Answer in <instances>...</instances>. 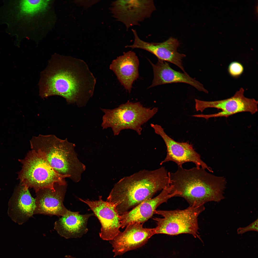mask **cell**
<instances>
[{
	"label": "cell",
	"mask_w": 258,
	"mask_h": 258,
	"mask_svg": "<svg viewBox=\"0 0 258 258\" xmlns=\"http://www.w3.org/2000/svg\"><path fill=\"white\" fill-rule=\"evenodd\" d=\"M96 80L83 61L57 54L53 55L41 73L39 94L64 98L68 104L85 106L92 95Z\"/></svg>",
	"instance_id": "cell-1"
},
{
	"label": "cell",
	"mask_w": 258,
	"mask_h": 258,
	"mask_svg": "<svg viewBox=\"0 0 258 258\" xmlns=\"http://www.w3.org/2000/svg\"><path fill=\"white\" fill-rule=\"evenodd\" d=\"M169 184L168 172L164 167L152 170H141L116 183L106 201L113 204L121 215L152 198Z\"/></svg>",
	"instance_id": "cell-2"
},
{
	"label": "cell",
	"mask_w": 258,
	"mask_h": 258,
	"mask_svg": "<svg viewBox=\"0 0 258 258\" xmlns=\"http://www.w3.org/2000/svg\"><path fill=\"white\" fill-rule=\"evenodd\" d=\"M201 167L189 169L178 167L174 172H168L172 192L181 194L190 206L204 205L207 202H218L224 199L226 181L223 177L217 176Z\"/></svg>",
	"instance_id": "cell-3"
},
{
	"label": "cell",
	"mask_w": 258,
	"mask_h": 258,
	"mask_svg": "<svg viewBox=\"0 0 258 258\" xmlns=\"http://www.w3.org/2000/svg\"><path fill=\"white\" fill-rule=\"evenodd\" d=\"M30 142L31 150L44 159L58 173L69 176L76 183L81 180L86 167L78 158L74 144L67 138L61 139L54 134L33 136Z\"/></svg>",
	"instance_id": "cell-4"
},
{
	"label": "cell",
	"mask_w": 258,
	"mask_h": 258,
	"mask_svg": "<svg viewBox=\"0 0 258 258\" xmlns=\"http://www.w3.org/2000/svg\"><path fill=\"white\" fill-rule=\"evenodd\" d=\"M101 109L104 113L101 127L103 129L111 128L114 136L125 129L133 130L141 135L142 126L152 118L158 110L156 107H145L139 102L129 101L114 109Z\"/></svg>",
	"instance_id": "cell-5"
},
{
	"label": "cell",
	"mask_w": 258,
	"mask_h": 258,
	"mask_svg": "<svg viewBox=\"0 0 258 258\" xmlns=\"http://www.w3.org/2000/svg\"><path fill=\"white\" fill-rule=\"evenodd\" d=\"M22 164L18 172L20 184L28 189L33 188L36 192L41 189L54 188L56 184L65 185L67 175L57 172L42 157L31 150L25 158L18 160Z\"/></svg>",
	"instance_id": "cell-6"
},
{
	"label": "cell",
	"mask_w": 258,
	"mask_h": 258,
	"mask_svg": "<svg viewBox=\"0 0 258 258\" xmlns=\"http://www.w3.org/2000/svg\"><path fill=\"white\" fill-rule=\"evenodd\" d=\"M205 209L202 205L190 206L182 210H156L155 214L160 215L163 218H153L157 224L154 228L155 234L173 236L188 234L201 240L199 234L198 218Z\"/></svg>",
	"instance_id": "cell-7"
},
{
	"label": "cell",
	"mask_w": 258,
	"mask_h": 258,
	"mask_svg": "<svg viewBox=\"0 0 258 258\" xmlns=\"http://www.w3.org/2000/svg\"><path fill=\"white\" fill-rule=\"evenodd\" d=\"M244 91L241 88L232 97L223 100L213 101H205L195 99V108L197 111L203 112L206 108H214L221 109V111L210 114H197L195 117L209 118L219 117H228L241 112H247L253 114L258 111V101L253 98L246 97Z\"/></svg>",
	"instance_id": "cell-8"
},
{
	"label": "cell",
	"mask_w": 258,
	"mask_h": 258,
	"mask_svg": "<svg viewBox=\"0 0 258 258\" xmlns=\"http://www.w3.org/2000/svg\"><path fill=\"white\" fill-rule=\"evenodd\" d=\"M110 10L113 17L128 31L150 17L156 9L152 0H119L112 2Z\"/></svg>",
	"instance_id": "cell-9"
},
{
	"label": "cell",
	"mask_w": 258,
	"mask_h": 258,
	"mask_svg": "<svg viewBox=\"0 0 258 258\" xmlns=\"http://www.w3.org/2000/svg\"><path fill=\"white\" fill-rule=\"evenodd\" d=\"M150 126L155 132L162 137L166 145V156L160 163V165L171 161L176 163L178 167H182L185 163L192 162L197 167H201L210 172H213L211 169L201 160L200 155L195 151L192 145L187 142H179L175 141L166 134L160 125L151 124Z\"/></svg>",
	"instance_id": "cell-10"
},
{
	"label": "cell",
	"mask_w": 258,
	"mask_h": 258,
	"mask_svg": "<svg viewBox=\"0 0 258 258\" xmlns=\"http://www.w3.org/2000/svg\"><path fill=\"white\" fill-rule=\"evenodd\" d=\"M79 199L88 205L100 222L99 235L101 239L109 241L120 232V215L113 204L103 200L101 196L96 200Z\"/></svg>",
	"instance_id": "cell-11"
},
{
	"label": "cell",
	"mask_w": 258,
	"mask_h": 258,
	"mask_svg": "<svg viewBox=\"0 0 258 258\" xmlns=\"http://www.w3.org/2000/svg\"><path fill=\"white\" fill-rule=\"evenodd\" d=\"M143 225L138 223L129 224L124 231H120L109 241L113 248L114 257L141 247L155 234L154 228H144Z\"/></svg>",
	"instance_id": "cell-12"
},
{
	"label": "cell",
	"mask_w": 258,
	"mask_h": 258,
	"mask_svg": "<svg viewBox=\"0 0 258 258\" xmlns=\"http://www.w3.org/2000/svg\"><path fill=\"white\" fill-rule=\"evenodd\" d=\"M132 30L134 36V43L131 45L126 46L125 48L146 50L154 54L158 59L172 63L180 68L184 73H187L182 62V59L186 55L177 52V48L180 43L177 39L171 37L162 42H149L141 39L135 30L132 29Z\"/></svg>",
	"instance_id": "cell-13"
},
{
	"label": "cell",
	"mask_w": 258,
	"mask_h": 258,
	"mask_svg": "<svg viewBox=\"0 0 258 258\" xmlns=\"http://www.w3.org/2000/svg\"><path fill=\"white\" fill-rule=\"evenodd\" d=\"M169 184L163 189L156 196L142 202L122 214L120 215V228L123 229L128 225L134 223L143 224L155 214L157 208L168 200L179 195L177 191L173 192Z\"/></svg>",
	"instance_id": "cell-14"
},
{
	"label": "cell",
	"mask_w": 258,
	"mask_h": 258,
	"mask_svg": "<svg viewBox=\"0 0 258 258\" xmlns=\"http://www.w3.org/2000/svg\"><path fill=\"white\" fill-rule=\"evenodd\" d=\"M67 184H56L54 188L41 189L36 192V208L34 214H43L62 216L69 210L63 202Z\"/></svg>",
	"instance_id": "cell-15"
},
{
	"label": "cell",
	"mask_w": 258,
	"mask_h": 258,
	"mask_svg": "<svg viewBox=\"0 0 258 258\" xmlns=\"http://www.w3.org/2000/svg\"><path fill=\"white\" fill-rule=\"evenodd\" d=\"M35 208V199L28 189L20 184L16 186L8 203V213L11 220L21 225L32 216Z\"/></svg>",
	"instance_id": "cell-16"
},
{
	"label": "cell",
	"mask_w": 258,
	"mask_h": 258,
	"mask_svg": "<svg viewBox=\"0 0 258 258\" xmlns=\"http://www.w3.org/2000/svg\"><path fill=\"white\" fill-rule=\"evenodd\" d=\"M149 61L151 65L154 73V78L149 88L167 84L183 83L190 85L200 91L208 93V91L200 82L189 76L187 73L174 70L166 62L158 59L157 63L154 64Z\"/></svg>",
	"instance_id": "cell-17"
},
{
	"label": "cell",
	"mask_w": 258,
	"mask_h": 258,
	"mask_svg": "<svg viewBox=\"0 0 258 258\" xmlns=\"http://www.w3.org/2000/svg\"><path fill=\"white\" fill-rule=\"evenodd\" d=\"M139 63L136 53L129 51L124 52L112 62L110 69L113 71L124 88L130 93L134 82L138 78Z\"/></svg>",
	"instance_id": "cell-18"
},
{
	"label": "cell",
	"mask_w": 258,
	"mask_h": 258,
	"mask_svg": "<svg viewBox=\"0 0 258 258\" xmlns=\"http://www.w3.org/2000/svg\"><path fill=\"white\" fill-rule=\"evenodd\" d=\"M93 213L81 214L70 211L56 221L54 228L61 236L68 239L80 238L88 231V220Z\"/></svg>",
	"instance_id": "cell-19"
},
{
	"label": "cell",
	"mask_w": 258,
	"mask_h": 258,
	"mask_svg": "<svg viewBox=\"0 0 258 258\" xmlns=\"http://www.w3.org/2000/svg\"><path fill=\"white\" fill-rule=\"evenodd\" d=\"M48 0H22L10 2V6L13 14L20 19L23 17L33 16L45 9Z\"/></svg>",
	"instance_id": "cell-20"
},
{
	"label": "cell",
	"mask_w": 258,
	"mask_h": 258,
	"mask_svg": "<svg viewBox=\"0 0 258 258\" xmlns=\"http://www.w3.org/2000/svg\"><path fill=\"white\" fill-rule=\"evenodd\" d=\"M228 70L230 75L234 77L240 76L244 70V67L241 63L237 61L231 62L228 66Z\"/></svg>",
	"instance_id": "cell-21"
},
{
	"label": "cell",
	"mask_w": 258,
	"mask_h": 258,
	"mask_svg": "<svg viewBox=\"0 0 258 258\" xmlns=\"http://www.w3.org/2000/svg\"><path fill=\"white\" fill-rule=\"evenodd\" d=\"M258 219L247 226L243 227H239L237 230L238 234H242L248 231H258Z\"/></svg>",
	"instance_id": "cell-22"
},
{
	"label": "cell",
	"mask_w": 258,
	"mask_h": 258,
	"mask_svg": "<svg viewBox=\"0 0 258 258\" xmlns=\"http://www.w3.org/2000/svg\"><path fill=\"white\" fill-rule=\"evenodd\" d=\"M99 0H76L74 1L78 5L83 7L85 9L88 8L97 3Z\"/></svg>",
	"instance_id": "cell-23"
},
{
	"label": "cell",
	"mask_w": 258,
	"mask_h": 258,
	"mask_svg": "<svg viewBox=\"0 0 258 258\" xmlns=\"http://www.w3.org/2000/svg\"><path fill=\"white\" fill-rule=\"evenodd\" d=\"M65 257L66 258H76L75 257L70 255H66Z\"/></svg>",
	"instance_id": "cell-24"
}]
</instances>
